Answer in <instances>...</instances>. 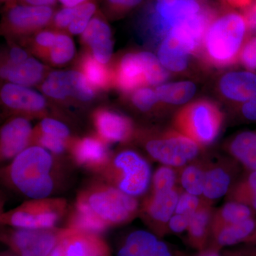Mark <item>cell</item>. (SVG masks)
<instances>
[{"mask_svg":"<svg viewBox=\"0 0 256 256\" xmlns=\"http://www.w3.org/2000/svg\"><path fill=\"white\" fill-rule=\"evenodd\" d=\"M180 198L175 188L152 192V195L144 203L143 210L148 217L156 234H162L165 225L169 223L176 210Z\"/></svg>","mask_w":256,"mask_h":256,"instance_id":"obj_15","label":"cell"},{"mask_svg":"<svg viewBox=\"0 0 256 256\" xmlns=\"http://www.w3.org/2000/svg\"><path fill=\"white\" fill-rule=\"evenodd\" d=\"M96 11L97 5L92 0H88L86 2L77 6L75 16L68 28L69 32L73 34L84 33L90 20L95 16Z\"/></svg>","mask_w":256,"mask_h":256,"instance_id":"obj_32","label":"cell"},{"mask_svg":"<svg viewBox=\"0 0 256 256\" xmlns=\"http://www.w3.org/2000/svg\"><path fill=\"white\" fill-rule=\"evenodd\" d=\"M108 12L112 16H120L142 4L143 0H104Z\"/></svg>","mask_w":256,"mask_h":256,"instance_id":"obj_42","label":"cell"},{"mask_svg":"<svg viewBox=\"0 0 256 256\" xmlns=\"http://www.w3.org/2000/svg\"><path fill=\"white\" fill-rule=\"evenodd\" d=\"M222 114L208 101H198L182 109L174 118V126L200 146L213 142L220 132Z\"/></svg>","mask_w":256,"mask_h":256,"instance_id":"obj_6","label":"cell"},{"mask_svg":"<svg viewBox=\"0 0 256 256\" xmlns=\"http://www.w3.org/2000/svg\"><path fill=\"white\" fill-rule=\"evenodd\" d=\"M2 1L5 2V1H10V0H2Z\"/></svg>","mask_w":256,"mask_h":256,"instance_id":"obj_56","label":"cell"},{"mask_svg":"<svg viewBox=\"0 0 256 256\" xmlns=\"http://www.w3.org/2000/svg\"><path fill=\"white\" fill-rule=\"evenodd\" d=\"M116 256H174L169 246L156 234L136 230L126 236Z\"/></svg>","mask_w":256,"mask_h":256,"instance_id":"obj_13","label":"cell"},{"mask_svg":"<svg viewBox=\"0 0 256 256\" xmlns=\"http://www.w3.org/2000/svg\"><path fill=\"white\" fill-rule=\"evenodd\" d=\"M203 204L198 196L188 194V192L180 195L175 214H193Z\"/></svg>","mask_w":256,"mask_h":256,"instance_id":"obj_41","label":"cell"},{"mask_svg":"<svg viewBox=\"0 0 256 256\" xmlns=\"http://www.w3.org/2000/svg\"><path fill=\"white\" fill-rule=\"evenodd\" d=\"M84 42L89 46L111 40V30L108 24L99 16H94L82 34Z\"/></svg>","mask_w":256,"mask_h":256,"instance_id":"obj_30","label":"cell"},{"mask_svg":"<svg viewBox=\"0 0 256 256\" xmlns=\"http://www.w3.org/2000/svg\"><path fill=\"white\" fill-rule=\"evenodd\" d=\"M205 171L197 165H190L184 169L181 184L185 191L195 196L203 194Z\"/></svg>","mask_w":256,"mask_h":256,"instance_id":"obj_29","label":"cell"},{"mask_svg":"<svg viewBox=\"0 0 256 256\" xmlns=\"http://www.w3.org/2000/svg\"><path fill=\"white\" fill-rule=\"evenodd\" d=\"M104 65L92 57H87L84 60L82 64L84 76L92 86L102 88L107 85L108 75Z\"/></svg>","mask_w":256,"mask_h":256,"instance_id":"obj_34","label":"cell"},{"mask_svg":"<svg viewBox=\"0 0 256 256\" xmlns=\"http://www.w3.org/2000/svg\"><path fill=\"white\" fill-rule=\"evenodd\" d=\"M66 210L67 203L64 198L48 197L30 200L14 210L2 214L1 223L12 228H54Z\"/></svg>","mask_w":256,"mask_h":256,"instance_id":"obj_5","label":"cell"},{"mask_svg":"<svg viewBox=\"0 0 256 256\" xmlns=\"http://www.w3.org/2000/svg\"><path fill=\"white\" fill-rule=\"evenodd\" d=\"M256 228V222L252 218L239 223L225 226L212 234L215 240L214 247L220 249L222 247L230 246L244 242L250 238Z\"/></svg>","mask_w":256,"mask_h":256,"instance_id":"obj_22","label":"cell"},{"mask_svg":"<svg viewBox=\"0 0 256 256\" xmlns=\"http://www.w3.org/2000/svg\"><path fill=\"white\" fill-rule=\"evenodd\" d=\"M64 6L74 8L86 2L88 0H58Z\"/></svg>","mask_w":256,"mask_h":256,"instance_id":"obj_54","label":"cell"},{"mask_svg":"<svg viewBox=\"0 0 256 256\" xmlns=\"http://www.w3.org/2000/svg\"><path fill=\"white\" fill-rule=\"evenodd\" d=\"M195 256H220V249L216 247L204 248L202 250H198V254Z\"/></svg>","mask_w":256,"mask_h":256,"instance_id":"obj_53","label":"cell"},{"mask_svg":"<svg viewBox=\"0 0 256 256\" xmlns=\"http://www.w3.org/2000/svg\"><path fill=\"white\" fill-rule=\"evenodd\" d=\"M23 4L38 6H52L57 0H21Z\"/></svg>","mask_w":256,"mask_h":256,"instance_id":"obj_51","label":"cell"},{"mask_svg":"<svg viewBox=\"0 0 256 256\" xmlns=\"http://www.w3.org/2000/svg\"><path fill=\"white\" fill-rule=\"evenodd\" d=\"M70 228H12L4 230L1 239L18 256H48Z\"/></svg>","mask_w":256,"mask_h":256,"instance_id":"obj_8","label":"cell"},{"mask_svg":"<svg viewBox=\"0 0 256 256\" xmlns=\"http://www.w3.org/2000/svg\"><path fill=\"white\" fill-rule=\"evenodd\" d=\"M248 28L244 14L230 12L210 24L205 37L207 54L214 63L227 65L238 54Z\"/></svg>","mask_w":256,"mask_h":256,"instance_id":"obj_4","label":"cell"},{"mask_svg":"<svg viewBox=\"0 0 256 256\" xmlns=\"http://www.w3.org/2000/svg\"><path fill=\"white\" fill-rule=\"evenodd\" d=\"M10 256L9 255H8V256H6V255H3V256Z\"/></svg>","mask_w":256,"mask_h":256,"instance_id":"obj_57","label":"cell"},{"mask_svg":"<svg viewBox=\"0 0 256 256\" xmlns=\"http://www.w3.org/2000/svg\"><path fill=\"white\" fill-rule=\"evenodd\" d=\"M33 131L30 121L16 118L4 124L0 134V154L2 161L12 160L30 146Z\"/></svg>","mask_w":256,"mask_h":256,"instance_id":"obj_12","label":"cell"},{"mask_svg":"<svg viewBox=\"0 0 256 256\" xmlns=\"http://www.w3.org/2000/svg\"><path fill=\"white\" fill-rule=\"evenodd\" d=\"M245 16L248 28L256 33V3L254 1L252 4L245 8Z\"/></svg>","mask_w":256,"mask_h":256,"instance_id":"obj_49","label":"cell"},{"mask_svg":"<svg viewBox=\"0 0 256 256\" xmlns=\"http://www.w3.org/2000/svg\"><path fill=\"white\" fill-rule=\"evenodd\" d=\"M242 112L246 118L256 121V92L249 100L244 102Z\"/></svg>","mask_w":256,"mask_h":256,"instance_id":"obj_48","label":"cell"},{"mask_svg":"<svg viewBox=\"0 0 256 256\" xmlns=\"http://www.w3.org/2000/svg\"><path fill=\"white\" fill-rule=\"evenodd\" d=\"M74 208L88 212L109 228L130 222L137 214L139 204L136 197L100 178L82 190Z\"/></svg>","mask_w":256,"mask_h":256,"instance_id":"obj_2","label":"cell"},{"mask_svg":"<svg viewBox=\"0 0 256 256\" xmlns=\"http://www.w3.org/2000/svg\"><path fill=\"white\" fill-rule=\"evenodd\" d=\"M73 84V97L80 101L92 100L94 97V89L84 74L75 70H70Z\"/></svg>","mask_w":256,"mask_h":256,"instance_id":"obj_36","label":"cell"},{"mask_svg":"<svg viewBox=\"0 0 256 256\" xmlns=\"http://www.w3.org/2000/svg\"><path fill=\"white\" fill-rule=\"evenodd\" d=\"M254 2H255L256 3V0H254Z\"/></svg>","mask_w":256,"mask_h":256,"instance_id":"obj_58","label":"cell"},{"mask_svg":"<svg viewBox=\"0 0 256 256\" xmlns=\"http://www.w3.org/2000/svg\"><path fill=\"white\" fill-rule=\"evenodd\" d=\"M232 178L228 172L220 166H214L205 171L204 196L207 200H218L228 192Z\"/></svg>","mask_w":256,"mask_h":256,"instance_id":"obj_26","label":"cell"},{"mask_svg":"<svg viewBox=\"0 0 256 256\" xmlns=\"http://www.w3.org/2000/svg\"><path fill=\"white\" fill-rule=\"evenodd\" d=\"M190 50L176 37L165 36L158 52V58L164 68L172 72H182L188 66Z\"/></svg>","mask_w":256,"mask_h":256,"instance_id":"obj_21","label":"cell"},{"mask_svg":"<svg viewBox=\"0 0 256 256\" xmlns=\"http://www.w3.org/2000/svg\"><path fill=\"white\" fill-rule=\"evenodd\" d=\"M240 58L246 67L250 70H256V37L244 46Z\"/></svg>","mask_w":256,"mask_h":256,"instance_id":"obj_45","label":"cell"},{"mask_svg":"<svg viewBox=\"0 0 256 256\" xmlns=\"http://www.w3.org/2000/svg\"><path fill=\"white\" fill-rule=\"evenodd\" d=\"M250 218L252 210L250 206L240 202H229L216 214L210 227L212 234L225 226L239 223Z\"/></svg>","mask_w":256,"mask_h":256,"instance_id":"obj_25","label":"cell"},{"mask_svg":"<svg viewBox=\"0 0 256 256\" xmlns=\"http://www.w3.org/2000/svg\"><path fill=\"white\" fill-rule=\"evenodd\" d=\"M56 38V34L54 32L44 31L36 35L35 42H36L37 46L41 47L42 48H45V50H47V48L50 50L54 44Z\"/></svg>","mask_w":256,"mask_h":256,"instance_id":"obj_47","label":"cell"},{"mask_svg":"<svg viewBox=\"0 0 256 256\" xmlns=\"http://www.w3.org/2000/svg\"><path fill=\"white\" fill-rule=\"evenodd\" d=\"M48 256H64L63 247H62L60 242L57 244L56 246L52 250Z\"/></svg>","mask_w":256,"mask_h":256,"instance_id":"obj_55","label":"cell"},{"mask_svg":"<svg viewBox=\"0 0 256 256\" xmlns=\"http://www.w3.org/2000/svg\"><path fill=\"white\" fill-rule=\"evenodd\" d=\"M200 146L180 132H171L153 138L144 144L146 152L165 166L180 168L194 159Z\"/></svg>","mask_w":256,"mask_h":256,"instance_id":"obj_9","label":"cell"},{"mask_svg":"<svg viewBox=\"0 0 256 256\" xmlns=\"http://www.w3.org/2000/svg\"><path fill=\"white\" fill-rule=\"evenodd\" d=\"M10 64H18L24 62L28 58V54L22 48L14 47L10 52Z\"/></svg>","mask_w":256,"mask_h":256,"instance_id":"obj_50","label":"cell"},{"mask_svg":"<svg viewBox=\"0 0 256 256\" xmlns=\"http://www.w3.org/2000/svg\"><path fill=\"white\" fill-rule=\"evenodd\" d=\"M192 215L175 214L168 223L170 230L175 234H181L185 230H188Z\"/></svg>","mask_w":256,"mask_h":256,"instance_id":"obj_46","label":"cell"},{"mask_svg":"<svg viewBox=\"0 0 256 256\" xmlns=\"http://www.w3.org/2000/svg\"><path fill=\"white\" fill-rule=\"evenodd\" d=\"M206 10L202 0H152L144 20L152 32L166 36L173 28Z\"/></svg>","mask_w":256,"mask_h":256,"instance_id":"obj_7","label":"cell"},{"mask_svg":"<svg viewBox=\"0 0 256 256\" xmlns=\"http://www.w3.org/2000/svg\"><path fill=\"white\" fill-rule=\"evenodd\" d=\"M220 88L226 97L246 102L256 92V74L252 72H234L224 76Z\"/></svg>","mask_w":256,"mask_h":256,"instance_id":"obj_18","label":"cell"},{"mask_svg":"<svg viewBox=\"0 0 256 256\" xmlns=\"http://www.w3.org/2000/svg\"><path fill=\"white\" fill-rule=\"evenodd\" d=\"M133 104L139 110L146 112L150 110L159 101L156 92L148 88L138 89L132 97Z\"/></svg>","mask_w":256,"mask_h":256,"instance_id":"obj_39","label":"cell"},{"mask_svg":"<svg viewBox=\"0 0 256 256\" xmlns=\"http://www.w3.org/2000/svg\"><path fill=\"white\" fill-rule=\"evenodd\" d=\"M176 182V174L171 166H162L156 170L152 178V192L172 190Z\"/></svg>","mask_w":256,"mask_h":256,"instance_id":"obj_37","label":"cell"},{"mask_svg":"<svg viewBox=\"0 0 256 256\" xmlns=\"http://www.w3.org/2000/svg\"><path fill=\"white\" fill-rule=\"evenodd\" d=\"M117 80L124 92H131L146 84V66L140 54L124 56L120 64Z\"/></svg>","mask_w":256,"mask_h":256,"instance_id":"obj_19","label":"cell"},{"mask_svg":"<svg viewBox=\"0 0 256 256\" xmlns=\"http://www.w3.org/2000/svg\"><path fill=\"white\" fill-rule=\"evenodd\" d=\"M35 140L36 142L35 146L44 148L54 156L64 154L69 146L68 141L41 132L38 133L36 137H35Z\"/></svg>","mask_w":256,"mask_h":256,"instance_id":"obj_38","label":"cell"},{"mask_svg":"<svg viewBox=\"0 0 256 256\" xmlns=\"http://www.w3.org/2000/svg\"><path fill=\"white\" fill-rule=\"evenodd\" d=\"M75 46L72 38L63 34H56L54 44L50 48V60L52 63L62 65L73 58Z\"/></svg>","mask_w":256,"mask_h":256,"instance_id":"obj_31","label":"cell"},{"mask_svg":"<svg viewBox=\"0 0 256 256\" xmlns=\"http://www.w3.org/2000/svg\"><path fill=\"white\" fill-rule=\"evenodd\" d=\"M44 72L43 64L33 58H28L22 63H8L2 68V76L12 84L23 86L36 84L41 80Z\"/></svg>","mask_w":256,"mask_h":256,"instance_id":"obj_20","label":"cell"},{"mask_svg":"<svg viewBox=\"0 0 256 256\" xmlns=\"http://www.w3.org/2000/svg\"><path fill=\"white\" fill-rule=\"evenodd\" d=\"M224 2L234 8H246L254 2V0H224Z\"/></svg>","mask_w":256,"mask_h":256,"instance_id":"obj_52","label":"cell"},{"mask_svg":"<svg viewBox=\"0 0 256 256\" xmlns=\"http://www.w3.org/2000/svg\"><path fill=\"white\" fill-rule=\"evenodd\" d=\"M60 242L64 256H111L110 247L100 234L70 228Z\"/></svg>","mask_w":256,"mask_h":256,"instance_id":"obj_14","label":"cell"},{"mask_svg":"<svg viewBox=\"0 0 256 256\" xmlns=\"http://www.w3.org/2000/svg\"><path fill=\"white\" fill-rule=\"evenodd\" d=\"M42 90L46 96L57 100H64L74 95L73 84L70 70H56L48 76L42 85Z\"/></svg>","mask_w":256,"mask_h":256,"instance_id":"obj_28","label":"cell"},{"mask_svg":"<svg viewBox=\"0 0 256 256\" xmlns=\"http://www.w3.org/2000/svg\"><path fill=\"white\" fill-rule=\"evenodd\" d=\"M233 201L240 202L256 210V171L237 185L232 192Z\"/></svg>","mask_w":256,"mask_h":256,"instance_id":"obj_33","label":"cell"},{"mask_svg":"<svg viewBox=\"0 0 256 256\" xmlns=\"http://www.w3.org/2000/svg\"><path fill=\"white\" fill-rule=\"evenodd\" d=\"M40 130L43 134H48L68 141L70 136L68 128L63 122L57 120L44 118L42 120L40 124Z\"/></svg>","mask_w":256,"mask_h":256,"instance_id":"obj_40","label":"cell"},{"mask_svg":"<svg viewBox=\"0 0 256 256\" xmlns=\"http://www.w3.org/2000/svg\"><path fill=\"white\" fill-rule=\"evenodd\" d=\"M210 220V210L208 205L202 204L192 215L188 228V240L192 246L202 250L206 248Z\"/></svg>","mask_w":256,"mask_h":256,"instance_id":"obj_23","label":"cell"},{"mask_svg":"<svg viewBox=\"0 0 256 256\" xmlns=\"http://www.w3.org/2000/svg\"><path fill=\"white\" fill-rule=\"evenodd\" d=\"M229 150L248 169L256 171V132L238 134L230 143Z\"/></svg>","mask_w":256,"mask_h":256,"instance_id":"obj_24","label":"cell"},{"mask_svg":"<svg viewBox=\"0 0 256 256\" xmlns=\"http://www.w3.org/2000/svg\"><path fill=\"white\" fill-rule=\"evenodd\" d=\"M52 6L13 5L5 16L9 28L18 32H31L40 30L52 22L54 16Z\"/></svg>","mask_w":256,"mask_h":256,"instance_id":"obj_11","label":"cell"},{"mask_svg":"<svg viewBox=\"0 0 256 256\" xmlns=\"http://www.w3.org/2000/svg\"><path fill=\"white\" fill-rule=\"evenodd\" d=\"M1 99L10 108L28 114H38L46 106V101L41 94L14 84H8L3 86Z\"/></svg>","mask_w":256,"mask_h":256,"instance_id":"obj_17","label":"cell"},{"mask_svg":"<svg viewBox=\"0 0 256 256\" xmlns=\"http://www.w3.org/2000/svg\"><path fill=\"white\" fill-rule=\"evenodd\" d=\"M94 58L100 64H106L110 60L112 54V40H106L90 46Z\"/></svg>","mask_w":256,"mask_h":256,"instance_id":"obj_43","label":"cell"},{"mask_svg":"<svg viewBox=\"0 0 256 256\" xmlns=\"http://www.w3.org/2000/svg\"><path fill=\"white\" fill-rule=\"evenodd\" d=\"M70 148L76 164L98 173L104 170L112 156L107 142L100 137L84 138L76 141Z\"/></svg>","mask_w":256,"mask_h":256,"instance_id":"obj_10","label":"cell"},{"mask_svg":"<svg viewBox=\"0 0 256 256\" xmlns=\"http://www.w3.org/2000/svg\"><path fill=\"white\" fill-rule=\"evenodd\" d=\"M196 92V86L192 82H184L165 84L156 88L159 100L166 104H180L188 102Z\"/></svg>","mask_w":256,"mask_h":256,"instance_id":"obj_27","label":"cell"},{"mask_svg":"<svg viewBox=\"0 0 256 256\" xmlns=\"http://www.w3.org/2000/svg\"><path fill=\"white\" fill-rule=\"evenodd\" d=\"M146 69V84L158 85L164 82L168 75L159 58L150 52H140Z\"/></svg>","mask_w":256,"mask_h":256,"instance_id":"obj_35","label":"cell"},{"mask_svg":"<svg viewBox=\"0 0 256 256\" xmlns=\"http://www.w3.org/2000/svg\"><path fill=\"white\" fill-rule=\"evenodd\" d=\"M98 174L106 182L136 198L146 193L152 178L148 161L130 150L112 156Z\"/></svg>","mask_w":256,"mask_h":256,"instance_id":"obj_3","label":"cell"},{"mask_svg":"<svg viewBox=\"0 0 256 256\" xmlns=\"http://www.w3.org/2000/svg\"><path fill=\"white\" fill-rule=\"evenodd\" d=\"M76 9L77 6L74 8L64 6L63 9L54 14L52 20L54 25L58 28H68L75 16Z\"/></svg>","mask_w":256,"mask_h":256,"instance_id":"obj_44","label":"cell"},{"mask_svg":"<svg viewBox=\"0 0 256 256\" xmlns=\"http://www.w3.org/2000/svg\"><path fill=\"white\" fill-rule=\"evenodd\" d=\"M56 165L53 154L33 144L12 160L4 176L15 190L30 200L48 198L56 188Z\"/></svg>","mask_w":256,"mask_h":256,"instance_id":"obj_1","label":"cell"},{"mask_svg":"<svg viewBox=\"0 0 256 256\" xmlns=\"http://www.w3.org/2000/svg\"><path fill=\"white\" fill-rule=\"evenodd\" d=\"M94 120L99 136L106 142H124L132 133L130 120L114 111H97L94 114Z\"/></svg>","mask_w":256,"mask_h":256,"instance_id":"obj_16","label":"cell"}]
</instances>
